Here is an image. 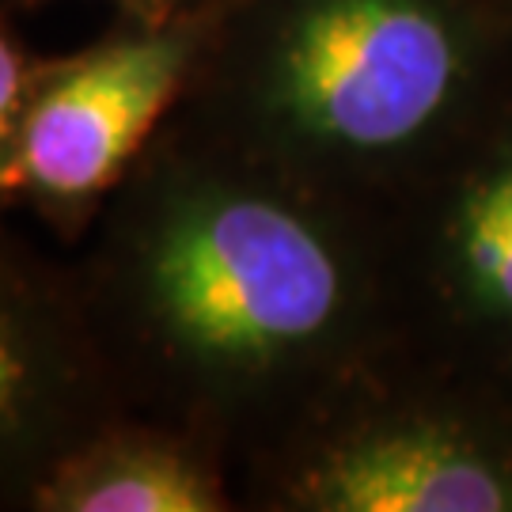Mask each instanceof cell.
<instances>
[{"mask_svg":"<svg viewBox=\"0 0 512 512\" xmlns=\"http://www.w3.org/2000/svg\"><path fill=\"white\" fill-rule=\"evenodd\" d=\"M319 194L164 122L73 258L129 414L220 444L308 403L361 319L357 262Z\"/></svg>","mask_w":512,"mask_h":512,"instance_id":"cell-1","label":"cell"},{"mask_svg":"<svg viewBox=\"0 0 512 512\" xmlns=\"http://www.w3.org/2000/svg\"><path fill=\"white\" fill-rule=\"evenodd\" d=\"M8 8L16 12H35V8H46L54 0H4ZM118 12H175V8H190V4H202V0H110Z\"/></svg>","mask_w":512,"mask_h":512,"instance_id":"cell-9","label":"cell"},{"mask_svg":"<svg viewBox=\"0 0 512 512\" xmlns=\"http://www.w3.org/2000/svg\"><path fill=\"white\" fill-rule=\"evenodd\" d=\"M217 23V0L118 12L73 54L38 57L16 148V202L76 251L148 141L183 103Z\"/></svg>","mask_w":512,"mask_h":512,"instance_id":"cell-3","label":"cell"},{"mask_svg":"<svg viewBox=\"0 0 512 512\" xmlns=\"http://www.w3.org/2000/svg\"><path fill=\"white\" fill-rule=\"evenodd\" d=\"M281 448L274 497L315 512H509L512 471L444 429H304Z\"/></svg>","mask_w":512,"mask_h":512,"instance_id":"cell-5","label":"cell"},{"mask_svg":"<svg viewBox=\"0 0 512 512\" xmlns=\"http://www.w3.org/2000/svg\"><path fill=\"white\" fill-rule=\"evenodd\" d=\"M452 255L475 308L512 319V156L494 164L459 205Z\"/></svg>","mask_w":512,"mask_h":512,"instance_id":"cell-7","label":"cell"},{"mask_svg":"<svg viewBox=\"0 0 512 512\" xmlns=\"http://www.w3.org/2000/svg\"><path fill=\"white\" fill-rule=\"evenodd\" d=\"M122 410L73 258L0 224V512H31L46 475Z\"/></svg>","mask_w":512,"mask_h":512,"instance_id":"cell-4","label":"cell"},{"mask_svg":"<svg viewBox=\"0 0 512 512\" xmlns=\"http://www.w3.org/2000/svg\"><path fill=\"white\" fill-rule=\"evenodd\" d=\"M467 38L440 0H217L186 126L315 190L414 145L456 99Z\"/></svg>","mask_w":512,"mask_h":512,"instance_id":"cell-2","label":"cell"},{"mask_svg":"<svg viewBox=\"0 0 512 512\" xmlns=\"http://www.w3.org/2000/svg\"><path fill=\"white\" fill-rule=\"evenodd\" d=\"M220 444L175 421L122 410L38 486L31 512H224Z\"/></svg>","mask_w":512,"mask_h":512,"instance_id":"cell-6","label":"cell"},{"mask_svg":"<svg viewBox=\"0 0 512 512\" xmlns=\"http://www.w3.org/2000/svg\"><path fill=\"white\" fill-rule=\"evenodd\" d=\"M35 61L38 57L27 54L8 19L0 16V209L16 205V148Z\"/></svg>","mask_w":512,"mask_h":512,"instance_id":"cell-8","label":"cell"}]
</instances>
